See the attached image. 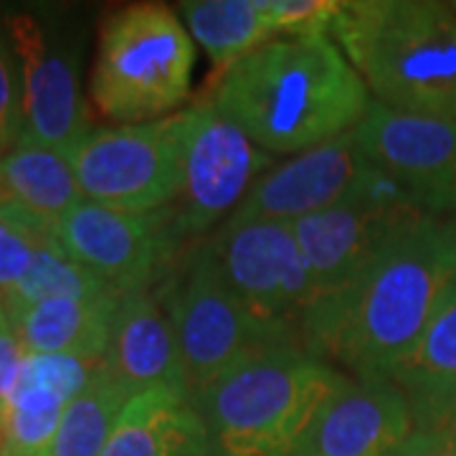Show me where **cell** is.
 I'll return each instance as SVG.
<instances>
[{"label": "cell", "instance_id": "cell-17", "mask_svg": "<svg viewBox=\"0 0 456 456\" xmlns=\"http://www.w3.org/2000/svg\"><path fill=\"white\" fill-rule=\"evenodd\" d=\"M99 456H218L191 395L150 388L125 406Z\"/></svg>", "mask_w": 456, "mask_h": 456}, {"label": "cell", "instance_id": "cell-9", "mask_svg": "<svg viewBox=\"0 0 456 456\" xmlns=\"http://www.w3.org/2000/svg\"><path fill=\"white\" fill-rule=\"evenodd\" d=\"M203 244L228 289L259 325L302 340L314 292L292 224L226 221Z\"/></svg>", "mask_w": 456, "mask_h": 456}, {"label": "cell", "instance_id": "cell-32", "mask_svg": "<svg viewBox=\"0 0 456 456\" xmlns=\"http://www.w3.org/2000/svg\"><path fill=\"white\" fill-rule=\"evenodd\" d=\"M452 5H454V11H456V3H452Z\"/></svg>", "mask_w": 456, "mask_h": 456}, {"label": "cell", "instance_id": "cell-25", "mask_svg": "<svg viewBox=\"0 0 456 456\" xmlns=\"http://www.w3.org/2000/svg\"><path fill=\"white\" fill-rule=\"evenodd\" d=\"M277 36L330 33L342 0H264Z\"/></svg>", "mask_w": 456, "mask_h": 456}, {"label": "cell", "instance_id": "cell-24", "mask_svg": "<svg viewBox=\"0 0 456 456\" xmlns=\"http://www.w3.org/2000/svg\"><path fill=\"white\" fill-rule=\"evenodd\" d=\"M51 228L16 203H0V299L16 289Z\"/></svg>", "mask_w": 456, "mask_h": 456}, {"label": "cell", "instance_id": "cell-29", "mask_svg": "<svg viewBox=\"0 0 456 456\" xmlns=\"http://www.w3.org/2000/svg\"><path fill=\"white\" fill-rule=\"evenodd\" d=\"M388 456H456L454 441L413 428Z\"/></svg>", "mask_w": 456, "mask_h": 456}, {"label": "cell", "instance_id": "cell-33", "mask_svg": "<svg viewBox=\"0 0 456 456\" xmlns=\"http://www.w3.org/2000/svg\"><path fill=\"white\" fill-rule=\"evenodd\" d=\"M3 456H5V454H3Z\"/></svg>", "mask_w": 456, "mask_h": 456}, {"label": "cell", "instance_id": "cell-11", "mask_svg": "<svg viewBox=\"0 0 456 456\" xmlns=\"http://www.w3.org/2000/svg\"><path fill=\"white\" fill-rule=\"evenodd\" d=\"M53 239L119 294L160 284L178 266L185 246L170 206L155 213H127L86 198L53 228Z\"/></svg>", "mask_w": 456, "mask_h": 456}, {"label": "cell", "instance_id": "cell-30", "mask_svg": "<svg viewBox=\"0 0 456 456\" xmlns=\"http://www.w3.org/2000/svg\"><path fill=\"white\" fill-rule=\"evenodd\" d=\"M5 317V310H3V299H0V320Z\"/></svg>", "mask_w": 456, "mask_h": 456}, {"label": "cell", "instance_id": "cell-7", "mask_svg": "<svg viewBox=\"0 0 456 456\" xmlns=\"http://www.w3.org/2000/svg\"><path fill=\"white\" fill-rule=\"evenodd\" d=\"M188 112L99 127L66 158L86 200L127 213H155L175 203L183 183Z\"/></svg>", "mask_w": 456, "mask_h": 456}, {"label": "cell", "instance_id": "cell-15", "mask_svg": "<svg viewBox=\"0 0 456 456\" xmlns=\"http://www.w3.org/2000/svg\"><path fill=\"white\" fill-rule=\"evenodd\" d=\"M362 167L365 158L355 142V130L345 132L325 145L305 150L264 173L248 188L241 206L228 221L297 224L340 203L355 185Z\"/></svg>", "mask_w": 456, "mask_h": 456}, {"label": "cell", "instance_id": "cell-1", "mask_svg": "<svg viewBox=\"0 0 456 456\" xmlns=\"http://www.w3.org/2000/svg\"><path fill=\"white\" fill-rule=\"evenodd\" d=\"M456 281V216L398 228L370 264L312 305L302 342L345 373L380 375L424 332Z\"/></svg>", "mask_w": 456, "mask_h": 456}, {"label": "cell", "instance_id": "cell-14", "mask_svg": "<svg viewBox=\"0 0 456 456\" xmlns=\"http://www.w3.org/2000/svg\"><path fill=\"white\" fill-rule=\"evenodd\" d=\"M413 431L406 393L380 375H345L289 456H388Z\"/></svg>", "mask_w": 456, "mask_h": 456}, {"label": "cell", "instance_id": "cell-22", "mask_svg": "<svg viewBox=\"0 0 456 456\" xmlns=\"http://www.w3.org/2000/svg\"><path fill=\"white\" fill-rule=\"evenodd\" d=\"M380 378H388L403 393L456 383V281L419 340Z\"/></svg>", "mask_w": 456, "mask_h": 456}, {"label": "cell", "instance_id": "cell-28", "mask_svg": "<svg viewBox=\"0 0 456 456\" xmlns=\"http://www.w3.org/2000/svg\"><path fill=\"white\" fill-rule=\"evenodd\" d=\"M20 134V104L5 59L0 56V155H5L18 142Z\"/></svg>", "mask_w": 456, "mask_h": 456}, {"label": "cell", "instance_id": "cell-19", "mask_svg": "<svg viewBox=\"0 0 456 456\" xmlns=\"http://www.w3.org/2000/svg\"><path fill=\"white\" fill-rule=\"evenodd\" d=\"M82 200V188L61 152L18 137L0 155V203H16L53 231Z\"/></svg>", "mask_w": 456, "mask_h": 456}, {"label": "cell", "instance_id": "cell-12", "mask_svg": "<svg viewBox=\"0 0 456 456\" xmlns=\"http://www.w3.org/2000/svg\"><path fill=\"white\" fill-rule=\"evenodd\" d=\"M362 158L391 173L431 216L456 213V119L370 102L355 127Z\"/></svg>", "mask_w": 456, "mask_h": 456}, {"label": "cell", "instance_id": "cell-13", "mask_svg": "<svg viewBox=\"0 0 456 456\" xmlns=\"http://www.w3.org/2000/svg\"><path fill=\"white\" fill-rule=\"evenodd\" d=\"M13 51L20 61V134L36 145L69 155L92 132L74 66L49 44L28 13L8 18Z\"/></svg>", "mask_w": 456, "mask_h": 456}, {"label": "cell", "instance_id": "cell-20", "mask_svg": "<svg viewBox=\"0 0 456 456\" xmlns=\"http://www.w3.org/2000/svg\"><path fill=\"white\" fill-rule=\"evenodd\" d=\"M175 13L206 51L213 77L279 38L264 0H188L175 5Z\"/></svg>", "mask_w": 456, "mask_h": 456}, {"label": "cell", "instance_id": "cell-18", "mask_svg": "<svg viewBox=\"0 0 456 456\" xmlns=\"http://www.w3.org/2000/svg\"><path fill=\"white\" fill-rule=\"evenodd\" d=\"M122 294L56 297L23 310L8 322L28 355L104 360Z\"/></svg>", "mask_w": 456, "mask_h": 456}, {"label": "cell", "instance_id": "cell-6", "mask_svg": "<svg viewBox=\"0 0 456 456\" xmlns=\"http://www.w3.org/2000/svg\"><path fill=\"white\" fill-rule=\"evenodd\" d=\"M155 294L178 340L188 395L208 388L261 347L292 340L266 330L246 312L226 287L206 244L183 256L155 287Z\"/></svg>", "mask_w": 456, "mask_h": 456}, {"label": "cell", "instance_id": "cell-26", "mask_svg": "<svg viewBox=\"0 0 456 456\" xmlns=\"http://www.w3.org/2000/svg\"><path fill=\"white\" fill-rule=\"evenodd\" d=\"M413 428L439 434L456 444V383L406 393Z\"/></svg>", "mask_w": 456, "mask_h": 456}, {"label": "cell", "instance_id": "cell-8", "mask_svg": "<svg viewBox=\"0 0 456 456\" xmlns=\"http://www.w3.org/2000/svg\"><path fill=\"white\" fill-rule=\"evenodd\" d=\"M424 216L431 213L421 208L401 180L365 160L355 185L340 203L292 224L314 302L358 277L398 228Z\"/></svg>", "mask_w": 456, "mask_h": 456}, {"label": "cell", "instance_id": "cell-5", "mask_svg": "<svg viewBox=\"0 0 456 456\" xmlns=\"http://www.w3.org/2000/svg\"><path fill=\"white\" fill-rule=\"evenodd\" d=\"M196 44L163 3H132L104 18L89 79L97 112L142 125L180 112L191 97Z\"/></svg>", "mask_w": 456, "mask_h": 456}, {"label": "cell", "instance_id": "cell-21", "mask_svg": "<svg viewBox=\"0 0 456 456\" xmlns=\"http://www.w3.org/2000/svg\"><path fill=\"white\" fill-rule=\"evenodd\" d=\"M134 398L130 388L99 368L92 383L66 406L49 456H99L112 436L125 406Z\"/></svg>", "mask_w": 456, "mask_h": 456}, {"label": "cell", "instance_id": "cell-27", "mask_svg": "<svg viewBox=\"0 0 456 456\" xmlns=\"http://www.w3.org/2000/svg\"><path fill=\"white\" fill-rule=\"evenodd\" d=\"M26 355L28 353H26L23 342L18 340L16 330L11 327L8 317H3L0 320V413L16 391Z\"/></svg>", "mask_w": 456, "mask_h": 456}, {"label": "cell", "instance_id": "cell-3", "mask_svg": "<svg viewBox=\"0 0 456 456\" xmlns=\"http://www.w3.org/2000/svg\"><path fill=\"white\" fill-rule=\"evenodd\" d=\"M330 36L370 97L456 119V11L439 0H342Z\"/></svg>", "mask_w": 456, "mask_h": 456}, {"label": "cell", "instance_id": "cell-2", "mask_svg": "<svg viewBox=\"0 0 456 456\" xmlns=\"http://www.w3.org/2000/svg\"><path fill=\"white\" fill-rule=\"evenodd\" d=\"M208 99L269 155H299L353 132L373 102L330 33L272 38L216 74Z\"/></svg>", "mask_w": 456, "mask_h": 456}, {"label": "cell", "instance_id": "cell-23", "mask_svg": "<svg viewBox=\"0 0 456 456\" xmlns=\"http://www.w3.org/2000/svg\"><path fill=\"white\" fill-rule=\"evenodd\" d=\"M114 292L110 284L94 277L89 269L71 259L59 241L51 236L38 246L28 272L16 284V289L3 299L5 317H16L38 302L56 299V297H97V294ZM119 294V292H117Z\"/></svg>", "mask_w": 456, "mask_h": 456}, {"label": "cell", "instance_id": "cell-4", "mask_svg": "<svg viewBox=\"0 0 456 456\" xmlns=\"http://www.w3.org/2000/svg\"><path fill=\"white\" fill-rule=\"evenodd\" d=\"M345 373L302 340L266 345L191 395L218 456H289Z\"/></svg>", "mask_w": 456, "mask_h": 456}, {"label": "cell", "instance_id": "cell-10", "mask_svg": "<svg viewBox=\"0 0 456 456\" xmlns=\"http://www.w3.org/2000/svg\"><path fill=\"white\" fill-rule=\"evenodd\" d=\"M188 130L183 150V183L173 218L183 241L224 226L248 188L277 165V155L254 145L213 107L208 94L185 107Z\"/></svg>", "mask_w": 456, "mask_h": 456}, {"label": "cell", "instance_id": "cell-16", "mask_svg": "<svg viewBox=\"0 0 456 456\" xmlns=\"http://www.w3.org/2000/svg\"><path fill=\"white\" fill-rule=\"evenodd\" d=\"M102 365L134 395L150 388L188 393L175 332L152 287L122 294Z\"/></svg>", "mask_w": 456, "mask_h": 456}, {"label": "cell", "instance_id": "cell-31", "mask_svg": "<svg viewBox=\"0 0 456 456\" xmlns=\"http://www.w3.org/2000/svg\"><path fill=\"white\" fill-rule=\"evenodd\" d=\"M0 456H3V439H0Z\"/></svg>", "mask_w": 456, "mask_h": 456}]
</instances>
